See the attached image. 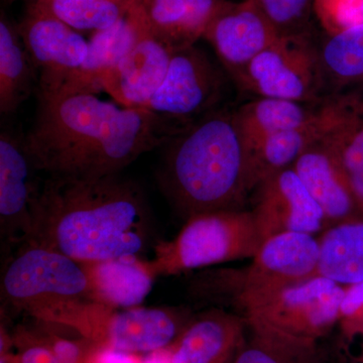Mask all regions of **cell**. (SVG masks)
<instances>
[{"label":"cell","mask_w":363,"mask_h":363,"mask_svg":"<svg viewBox=\"0 0 363 363\" xmlns=\"http://www.w3.org/2000/svg\"><path fill=\"white\" fill-rule=\"evenodd\" d=\"M279 33L255 0L230 1L204 35L233 80Z\"/></svg>","instance_id":"9a60e30c"},{"label":"cell","mask_w":363,"mask_h":363,"mask_svg":"<svg viewBox=\"0 0 363 363\" xmlns=\"http://www.w3.org/2000/svg\"><path fill=\"white\" fill-rule=\"evenodd\" d=\"M363 305V281L352 286L350 292H346L342 305V313L352 314Z\"/></svg>","instance_id":"4dcf8cb0"},{"label":"cell","mask_w":363,"mask_h":363,"mask_svg":"<svg viewBox=\"0 0 363 363\" xmlns=\"http://www.w3.org/2000/svg\"><path fill=\"white\" fill-rule=\"evenodd\" d=\"M341 95L327 98L314 118L297 128L269 136L247 154L252 191L278 172L292 168L298 157L331 130L339 111Z\"/></svg>","instance_id":"e0dca14e"},{"label":"cell","mask_w":363,"mask_h":363,"mask_svg":"<svg viewBox=\"0 0 363 363\" xmlns=\"http://www.w3.org/2000/svg\"><path fill=\"white\" fill-rule=\"evenodd\" d=\"M363 213V96L341 95L340 111L324 136Z\"/></svg>","instance_id":"603a6c76"},{"label":"cell","mask_w":363,"mask_h":363,"mask_svg":"<svg viewBox=\"0 0 363 363\" xmlns=\"http://www.w3.org/2000/svg\"><path fill=\"white\" fill-rule=\"evenodd\" d=\"M193 315L176 307L108 310L98 327L95 343L125 354L167 350L180 336Z\"/></svg>","instance_id":"7c38bea8"},{"label":"cell","mask_w":363,"mask_h":363,"mask_svg":"<svg viewBox=\"0 0 363 363\" xmlns=\"http://www.w3.org/2000/svg\"><path fill=\"white\" fill-rule=\"evenodd\" d=\"M292 169L323 211L326 226L362 218L350 185L323 138L306 150Z\"/></svg>","instance_id":"ac0fdd59"},{"label":"cell","mask_w":363,"mask_h":363,"mask_svg":"<svg viewBox=\"0 0 363 363\" xmlns=\"http://www.w3.org/2000/svg\"><path fill=\"white\" fill-rule=\"evenodd\" d=\"M317 277L338 285L363 281V217L329 226L319 240Z\"/></svg>","instance_id":"cb8c5ba5"},{"label":"cell","mask_w":363,"mask_h":363,"mask_svg":"<svg viewBox=\"0 0 363 363\" xmlns=\"http://www.w3.org/2000/svg\"><path fill=\"white\" fill-rule=\"evenodd\" d=\"M48 13L75 30L97 33L123 18L128 2L117 0H37L33 1Z\"/></svg>","instance_id":"4316f807"},{"label":"cell","mask_w":363,"mask_h":363,"mask_svg":"<svg viewBox=\"0 0 363 363\" xmlns=\"http://www.w3.org/2000/svg\"><path fill=\"white\" fill-rule=\"evenodd\" d=\"M345 296L338 284L316 277L285 289L243 318L250 333L259 337L317 348L337 322Z\"/></svg>","instance_id":"52a82bcc"},{"label":"cell","mask_w":363,"mask_h":363,"mask_svg":"<svg viewBox=\"0 0 363 363\" xmlns=\"http://www.w3.org/2000/svg\"><path fill=\"white\" fill-rule=\"evenodd\" d=\"M25 140L7 131L0 135V240L6 257L28 242L32 233V207L40 182Z\"/></svg>","instance_id":"4fadbf2b"},{"label":"cell","mask_w":363,"mask_h":363,"mask_svg":"<svg viewBox=\"0 0 363 363\" xmlns=\"http://www.w3.org/2000/svg\"><path fill=\"white\" fill-rule=\"evenodd\" d=\"M138 21L135 45L101 81L116 104L128 108H145L161 87L174 52L150 30L135 0H130Z\"/></svg>","instance_id":"8fae6325"},{"label":"cell","mask_w":363,"mask_h":363,"mask_svg":"<svg viewBox=\"0 0 363 363\" xmlns=\"http://www.w3.org/2000/svg\"><path fill=\"white\" fill-rule=\"evenodd\" d=\"M181 130L147 109L79 93L40 99L37 121L23 140L38 172L99 178L117 175Z\"/></svg>","instance_id":"6da1fadb"},{"label":"cell","mask_w":363,"mask_h":363,"mask_svg":"<svg viewBox=\"0 0 363 363\" xmlns=\"http://www.w3.org/2000/svg\"><path fill=\"white\" fill-rule=\"evenodd\" d=\"M0 289L2 301L13 309L69 327L97 304L84 262L30 242L7 257Z\"/></svg>","instance_id":"277c9868"},{"label":"cell","mask_w":363,"mask_h":363,"mask_svg":"<svg viewBox=\"0 0 363 363\" xmlns=\"http://www.w3.org/2000/svg\"><path fill=\"white\" fill-rule=\"evenodd\" d=\"M86 266L95 301L111 310L140 306L157 279L150 260L142 257H123Z\"/></svg>","instance_id":"44dd1931"},{"label":"cell","mask_w":363,"mask_h":363,"mask_svg":"<svg viewBox=\"0 0 363 363\" xmlns=\"http://www.w3.org/2000/svg\"><path fill=\"white\" fill-rule=\"evenodd\" d=\"M224 76L195 45L174 52L168 73L145 109L176 128H187L210 113L224 89Z\"/></svg>","instance_id":"9c48e42d"},{"label":"cell","mask_w":363,"mask_h":363,"mask_svg":"<svg viewBox=\"0 0 363 363\" xmlns=\"http://www.w3.org/2000/svg\"><path fill=\"white\" fill-rule=\"evenodd\" d=\"M37 71L18 30L0 21V112L13 113L30 97Z\"/></svg>","instance_id":"d4e9b609"},{"label":"cell","mask_w":363,"mask_h":363,"mask_svg":"<svg viewBox=\"0 0 363 363\" xmlns=\"http://www.w3.org/2000/svg\"><path fill=\"white\" fill-rule=\"evenodd\" d=\"M233 363H329L321 347L304 348L250 333Z\"/></svg>","instance_id":"83f0119b"},{"label":"cell","mask_w":363,"mask_h":363,"mask_svg":"<svg viewBox=\"0 0 363 363\" xmlns=\"http://www.w3.org/2000/svg\"><path fill=\"white\" fill-rule=\"evenodd\" d=\"M319 51L326 82L339 88L363 86V23L327 35Z\"/></svg>","instance_id":"484cf974"},{"label":"cell","mask_w":363,"mask_h":363,"mask_svg":"<svg viewBox=\"0 0 363 363\" xmlns=\"http://www.w3.org/2000/svg\"><path fill=\"white\" fill-rule=\"evenodd\" d=\"M252 210L260 241L286 233L314 234L326 226L321 208L292 168L259 184Z\"/></svg>","instance_id":"5bb4252c"},{"label":"cell","mask_w":363,"mask_h":363,"mask_svg":"<svg viewBox=\"0 0 363 363\" xmlns=\"http://www.w3.org/2000/svg\"><path fill=\"white\" fill-rule=\"evenodd\" d=\"M314 13L328 35L363 23V0H315Z\"/></svg>","instance_id":"f546056e"},{"label":"cell","mask_w":363,"mask_h":363,"mask_svg":"<svg viewBox=\"0 0 363 363\" xmlns=\"http://www.w3.org/2000/svg\"><path fill=\"white\" fill-rule=\"evenodd\" d=\"M362 362H363V354H362Z\"/></svg>","instance_id":"d6a6232c"},{"label":"cell","mask_w":363,"mask_h":363,"mask_svg":"<svg viewBox=\"0 0 363 363\" xmlns=\"http://www.w3.org/2000/svg\"><path fill=\"white\" fill-rule=\"evenodd\" d=\"M279 35L310 33L315 0H255Z\"/></svg>","instance_id":"f1b7e54d"},{"label":"cell","mask_w":363,"mask_h":363,"mask_svg":"<svg viewBox=\"0 0 363 363\" xmlns=\"http://www.w3.org/2000/svg\"><path fill=\"white\" fill-rule=\"evenodd\" d=\"M319 240L313 234L286 233L264 241L250 267L202 272L190 284L196 300L233 302L243 312L264 304L281 291L317 277Z\"/></svg>","instance_id":"5b68a950"},{"label":"cell","mask_w":363,"mask_h":363,"mask_svg":"<svg viewBox=\"0 0 363 363\" xmlns=\"http://www.w3.org/2000/svg\"><path fill=\"white\" fill-rule=\"evenodd\" d=\"M18 30L37 71L40 99L56 96L82 65L89 42L33 2Z\"/></svg>","instance_id":"30bf717a"},{"label":"cell","mask_w":363,"mask_h":363,"mask_svg":"<svg viewBox=\"0 0 363 363\" xmlns=\"http://www.w3.org/2000/svg\"><path fill=\"white\" fill-rule=\"evenodd\" d=\"M247 327L245 318L219 308L193 315L167 348V363H233Z\"/></svg>","instance_id":"2e32d148"},{"label":"cell","mask_w":363,"mask_h":363,"mask_svg":"<svg viewBox=\"0 0 363 363\" xmlns=\"http://www.w3.org/2000/svg\"><path fill=\"white\" fill-rule=\"evenodd\" d=\"M152 33L174 52L204 37L229 0H135Z\"/></svg>","instance_id":"d6986e66"},{"label":"cell","mask_w":363,"mask_h":363,"mask_svg":"<svg viewBox=\"0 0 363 363\" xmlns=\"http://www.w3.org/2000/svg\"><path fill=\"white\" fill-rule=\"evenodd\" d=\"M28 1L33 2V1H37V0H28ZM117 1L128 2V0H117Z\"/></svg>","instance_id":"1f68e13d"},{"label":"cell","mask_w":363,"mask_h":363,"mask_svg":"<svg viewBox=\"0 0 363 363\" xmlns=\"http://www.w3.org/2000/svg\"><path fill=\"white\" fill-rule=\"evenodd\" d=\"M236 83L259 97L322 101L326 84L319 45L310 33L279 35L250 62Z\"/></svg>","instance_id":"ba28073f"},{"label":"cell","mask_w":363,"mask_h":363,"mask_svg":"<svg viewBox=\"0 0 363 363\" xmlns=\"http://www.w3.org/2000/svg\"><path fill=\"white\" fill-rule=\"evenodd\" d=\"M166 145L157 180L183 218L241 210L252 189L247 149L234 111L210 112Z\"/></svg>","instance_id":"3957f363"},{"label":"cell","mask_w":363,"mask_h":363,"mask_svg":"<svg viewBox=\"0 0 363 363\" xmlns=\"http://www.w3.org/2000/svg\"><path fill=\"white\" fill-rule=\"evenodd\" d=\"M325 100L303 102L284 98L257 97L234 111L236 125L247 152L269 136L291 130L311 121Z\"/></svg>","instance_id":"7402d4cb"},{"label":"cell","mask_w":363,"mask_h":363,"mask_svg":"<svg viewBox=\"0 0 363 363\" xmlns=\"http://www.w3.org/2000/svg\"><path fill=\"white\" fill-rule=\"evenodd\" d=\"M152 238L149 203L130 179L48 176L39 183L28 242L95 264L143 257Z\"/></svg>","instance_id":"7a4b0ae2"},{"label":"cell","mask_w":363,"mask_h":363,"mask_svg":"<svg viewBox=\"0 0 363 363\" xmlns=\"http://www.w3.org/2000/svg\"><path fill=\"white\" fill-rule=\"evenodd\" d=\"M136 38L138 21L128 0V9L123 18L111 28L93 33L84 62L72 74L63 89L56 96L79 93L96 94L100 92L102 90V78L130 51Z\"/></svg>","instance_id":"ffe728a7"},{"label":"cell","mask_w":363,"mask_h":363,"mask_svg":"<svg viewBox=\"0 0 363 363\" xmlns=\"http://www.w3.org/2000/svg\"><path fill=\"white\" fill-rule=\"evenodd\" d=\"M252 211L223 210L190 217L174 240L157 242L150 267L157 277L252 257L262 247Z\"/></svg>","instance_id":"8992f818"}]
</instances>
